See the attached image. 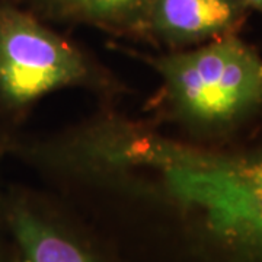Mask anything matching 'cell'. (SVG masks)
<instances>
[{
  "mask_svg": "<svg viewBox=\"0 0 262 262\" xmlns=\"http://www.w3.org/2000/svg\"><path fill=\"white\" fill-rule=\"evenodd\" d=\"M151 166L217 246L262 262V146L227 153L163 144Z\"/></svg>",
  "mask_w": 262,
  "mask_h": 262,
  "instance_id": "1",
  "label": "cell"
},
{
  "mask_svg": "<svg viewBox=\"0 0 262 262\" xmlns=\"http://www.w3.org/2000/svg\"><path fill=\"white\" fill-rule=\"evenodd\" d=\"M181 120L225 133L262 110V56L236 34L155 60Z\"/></svg>",
  "mask_w": 262,
  "mask_h": 262,
  "instance_id": "2",
  "label": "cell"
},
{
  "mask_svg": "<svg viewBox=\"0 0 262 262\" xmlns=\"http://www.w3.org/2000/svg\"><path fill=\"white\" fill-rule=\"evenodd\" d=\"M88 76L82 54L29 12L0 0V108L24 110Z\"/></svg>",
  "mask_w": 262,
  "mask_h": 262,
  "instance_id": "3",
  "label": "cell"
},
{
  "mask_svg": "<svg viewBox=\"0 0 262 262\" xmlns=\"http://www.w3.org/2000/svg\"><path fill=\"white\" fill-rule=\"evenodd\" d=\"M249 9L241 0H153L143 28L172 46L236 34Z\"/></svg>",
  "mask_w": 262,
  "mask_h": 262,
  "instance_id": "4",
  "label": "cell"
},
{
  "mask_svg": "<svg viewBox=\"0 0 262 262\" xmlns=\"http://www.w3.org/2000/svg\"><path fill=\"white\" fill-rule=\"evenodd\" d=\"M0 219L22 262H95L79 245L22 201H0Z\"/></svg>",
  "mask_w": 262,
  "mask_h": 262,
  "instance_id": "5",
  "label": "cell"
},
{
  "mask_svg": "<svg viewBox=\"0 0 262 262\" xmlns=\"http://www.w3.org/2000/svg\"><path fill=\"white\" fill-rule=\"evenodd\" d=\"M76 15L110 28H143L153 0H63Z\"/></svg>",
  "mask_w": 262,
  "mask_h": 262,
  "instance_id": "6",
  "label": "cell"
},
{
  "mask_svg": "<svg viewBox=\"0 0 262 262\" xmlns=\"http://www.w3.org/2000/svg\"><path fill=\"white\" fill-rule=\"evenodd\" d=\"M248 9L258 10L262 13V0H241Z\"/></svg>",
  "mask_w": 262,
  "mask_h": 262,
  "instance_id": "7",
  "label": "cell"
},
{
  "mask_svg": "<svg viewBox=\"0 0 262 262\" xmlns=\"http://www.w3.org/2000/svg\"><path fill=\"white\" fill-rule=\"evenodd\" d=\"M0 262H5L3 261V256H2V252H0Z\"/></svg>",
  "mask_w": 262,
  "mask_h": 262,
  "instance_id": "8",
  "label": "cell"
},
{
  "mask_svg": "<svg viewBox=\"0 0 262 262\" xmlns=\"http://www.w3.org/2000/svg\"><path fill=\"white\" fill-rule=\"evenodd\" d=\"M61 3H63V0H61Z\"/></svg>",
  "mask_w": 262,
  "mask_h": 262,
  "instance_id": "9",
  "label": "cell"
}]
</instances>
